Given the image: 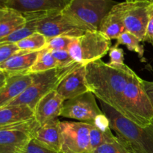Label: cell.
Wrapping results in <instances>:
<instances>
[{"instance_id":"1","label":"cell","mask_w":153,"mask_h":153,"mask_svg":"<svg viewBox=\"0 0 153 153\" xmlns=\"http://www.w3.org/2000/svg\"><path fill=\"white\" fill-rule=\"evenodd\" d=\"M85 69L89 91L123 115V94L134 72L126 64L116 67L101 59L88 64Z\"/></svg>"},{"instance_id":"2","label":"cell","mask_w":153,"mask_h":153,"mask_svg":"<svg viewBox=\"0 0 153 153\" xmlns=\"http://www.w3.org/2000/svg\"><path fill=\"white\" fill-rule=\"evenodd\" d=\"M100 105L111 128L118 137L129 144L136 153H153V124L140 127L105 103L100 102Z\"/></svg>"},{"instance_id":"3","label":"cell","mask_w":153,"mask_h":153,"mask_svg":"<svg viewBox=\"0 0 153 153\" xmlns=\"http://www.w3.org/2000/svg\"><path fill=\"white\" fill-rule=\"evenodd\" d=\"M123 116L140 127L153 124V107L146 94L143 79L135 73L127 84L123 94Z\"/></svg>"},{"instance_id":"4","label":"cell","mask_w":153,"mask_h":153,"mask_svg":"<svg viewBox=\"0 0 153 153\" xmlns=\"http://www.w3.org/2000/svg\"><path fill=\"white\" fill-rule=\"evenodd\" d=\"M79 64L75 63L69 67H58L43 73L31 74L32 76L31 85L7 106L27 105L34 110L37 102L49 92L56 89L60 82Z\"/></svg>"},{"instance_id":"5","label":"cell","mask_w":153,"mask_h":153,"mask_svg":"<svg viewBox=\"0 0 153 153\" xmlns=\"http://www.w3.org/2000/svg\"><path fill=\"white\" fill-rule=\"evenodd\" d=\"M111 46V40L101 31L88 30L73 40L68 52L76 63L87 65L103 58Z\"/></svg>"},{"instance_id":"6","label":"cell","mask_w":153,"mask_h":153,"mask_svg":"<svg viewBox=\"0 0 153 153\" xmlns=\"http://www.w3.org/2000/svg\"><path fill=\"white\" fill-rule=\"evenodd\" d=\"M117 3L114 0H71L63 12L88 30H99L103 18Z\"/></svg>"},{"instance_id":"7","label":"cell","mask_w":153,"mask_h":153,"mask_svg":"<svg viewBox=\"0 0 153 153\" xmlns=\"http://www.w3.org/2000/svg\"><path fill=\"white\" fill-rule=\"evenodd\" d=\"M88 31L84 25L63 11L46 13L37 25V31L48 40L58 36L79 37Z\"/></svg>"},{"instance_id":"8","label":"cell","mask_w":153,"mask_h":153,"mask_svg":"<svg viewBox=\"0 0 153 153\" xmlns=\"http://www.w3.org/2000/svg\"><path fill=\"white\" fill-rule=\"evenodd\" d=\"M40 126L34 118L0 128V153H21L34 138V133Z\"/></svg>"},{"instance_id":"9","label":"cell","mask_w":153,"mask_h":153,"mask_svg":"<svg viewBox=\"0 0 153 153\" xmlns=\"http://www.w3.org/2000/svg\"><path fill=\"white\" fill-rule=\"evenodd\" d=\"M150 3L146 0H130L117 4L126 31L135 35L142 42H144L146 35Z\"/></svg>"},{"instance_id":"10","label":"cell","mask_w":153,"mask_h":153,"mask_svg":"<svg viewBox=\"0 0 153 153\" xmlns=\"http://www.w3.org/2000/svg\"><path fill=\"white\" fill-rule=\"evenodd\" d=\"M90 128L87 123L61 122V152L89 153Z\"/></svg>"},{"instance_id":"11","label":"cell","mask_w":153,"mask_h":153,"mask_svg":"<svg viewBox=\"0 0 153 153\" xmlns=\"http://www.w3.org/2000/svg\"><path fill=\"white\" fill-rule=\"evenodd\" d=\"M102 114L103 112L96 101V97L88 91L64 101L61 116L91 123Z\"/></svg>"},{"instance_id":"12","label":"cell","mask_w":153,"mask_h":153,"mask_svg":"<svg viewBox=\"0 0 153 153\" xmlns=\"http://www.w3.org/2000/svg\"><path fill=\"white\" fill-rule=\"evenodd\" d=\"M55 90L64 101L88 92L85 65L79 64L75 67L60 82Z\"/></svg>"},{"instance_id":"13","label":"cell","mask_w":153,"mask_h":153,"mask_svg":"<svg viewBox=\"0 0 153 153\" xmlns=\"http://www.w3.org/2000/svg\"><path fill=\"white\" fill-rule=\"evenodd\" d=\"M64 100L56 90L50 91L43 96L34 108V119L40 126L61 116Z\"/></svg>"},{"instance_id":"14","label":"cell","mask_w":153,"mask_h":153,"mask_svg":"<svg viewBox=\"0 0 153 153\" xmlns=\"http://www.w3.org/2000/svg\"><path fill=\"white\" fill-rule=\"evenodd\" d=\"M71 0H8L6 7L13 9L22 14L37 12L63 11Z\"/></svg>"},{"instance_id":"15","label":"cell","mask_w":153,"mask_h":153,"mask_svg":"<svg viewBox=\"0 0 153 153\" xmlns=\"http://www.w3.org/2000/svg\"><path fill=\"white\" fill-rule=\"evenodd\" d=\"M33 140L46 149L61 152V121L51 120L40 126L35 131Z\"/></svg>"},{"instance_id":"16","label":"cell","mask_w":153,"mask_h":153,"mask_svg":"<svg viewBox=\"0 0 153 153\" xmlns=\"http://www.w3.org/2000/svg\"><path fill=\"white\" fill-rule=\"evenodd\" d=\"M32 82L31 74L7 76L4 86L0 91V108L8 105Z\"/></svg>"},{"instance_id":"17","label":"cell","mask_w":153,"mask_h":153,"mask_svg":"<svg viewBox=\"0 0 153 153\" xmlns=\"http://www.w3.org/2000/svg\"><path fill=\"white\" fill-rule=\"evenodd\" d=\"M39 52L19 51L0 65V70L7 76L28 74Z\"/></svg>"},{"instance_id":"18","label":"cell","mask_w":153,"mask_h":153,"mask_svg":"<svg viewBox=\"0 0 153 153\" xmlns=\"http://www.w3.org/2000/svg\"><path fill=\"white\" fill-rule=\"evenodd\" d=\"M34 118V110L28 106H5L0 108V128L26 122Z\"/></svg>"},{"instance_id":"19","label":"cell","mask_w":153,"mask_h":153,"mask_svg":"<svg viewBox=\"0 0 153 153\" xmlns=\"http://www.w3.org/2000/svg\"><path fill=\"white\" fill-rule=\"evenodd\" d=\"M26 22V19L19 12L9 8H0V40L19 29Z\"/></svg>"},{"instance_id":"20","label":"cell","mask_w":153,"mask_h":153,"mask_svg":"<svg viewBox=\"0 0 153 153\" xmlns=\"http://www.w3.org/2000/svg\"><path fill=\"white\" fill-rule=\"evenodd\" d=\"M117 4L103 18L99 27V31L103 33L111 40H117L123 33L126 31Z\"/></svg>"},{"instance_id":"21","label":"cell","mask_w":153,"mask_h":153,"mask_svg":"<svg viewBox=\"0 0 153 153\" xmlns=\"http://www.w3.org/2000/svg\"><path fill=\"white\" fill-rule=\"evenodd\" d=\"M90 128V152L93 153L99 146L113 140L116 136L114 135L111 128L102 129L94 124L89 123Z\"/></svg>"},{"instance_id":"22","label":"cell","mask_w":153,"mask_h":153,"mask_svg":"<svg viewBox=\"0 0 153 153\" xmlns=\"http://www.w3.org/2000/svg\"><path fill=\"white\" fill-rule=\"evenodd\" d=\"M58 67L56 61L52 56L51 51L47 49L39 51L35 62L31 67L28 74L43 73Z\"/></svg>"},{"instance_id":"23","label":"cell","mask_w":153,"mask_h":153,"mask_svg":"<svg viewBox=\"0 0 153 153\" xmlns=\"http://www.w3.org/2000/svg\"><path fill=\"white\" fill-rule=\"evenodd\" d=\"M16 45L21 51L39 52L42 49H46L47 39L44 35L37 31L19 40L16 43Z\"/></svg>"},{"instance_id":"24","label":"cell","mask_w":153,"mask_h":153,"mask_svg":"<svg viewBox=\"0 0 153 153\" xmlns=\"http://www.w3.org/2000/svg\"><path fill=\"white\" fill-rule=\"evenodd\" d=\"M93 153H136L129 144L117 136L111 141L99 146Z\"/></svg>"},{"instance_id":"25","label":"cell","mask_w":153,"mask_h":153,"mask_svg":"<svg viewBox=\"0 0 153 153\" xmlns=\"http://www.w3.org/2000/svg\"><path fill=\"white\" fill-rule=\"evenodd\" d=\"M142 41L131 33L125 31L117 39V45H125L128 50L137 54L140 59L143 58L144 49L141 44Z\"/></svg>"},{"instance_id":"26","label":"cell","mask_w":153,"mask_h":153,"mask_svg":"<svg viewBox=\"0 0 153 153\" xmlns=\"http://www.w3.org/2000/svg\"><path fill=\"white\" fill-rule=\"evenodd\" d=\"M76 37H68V36H58L47 40V45L46 49L50 51L53 50H67L70 44L73 43Z\"/></svg>"},{"instance_id":"27","label":"cell","mask_w":153,"mask_h":153,"mask_svg":"<svg viewBox=\"0 0 153 153\" xmlns=\"http://www.w3.org/2000/svg\"><path fill=\"white\" fill-rule=\"evenodd\" d=\"M51 53L59 67H69L76 63L67 50H53L51 51Z\"/></svg>"},{"instance_id":"28","label":"cell","mask_w":153,"mask_h":153,"mask_svg":"<svg viewBox=\"0 0 153 153\" xmlns=\"http://www.w3.org/2000/svg\"><path fill=\"white\" fill-rule=\"evenodd\" d=\"M110 61L109 64L116 67H120L125 64L124 62V52L123 49L118 47V45L115 44L111 46L108 52Z\"/></svg>"},{"instance_id":"29","label":"cell","mask_w":153,"mask_h":153,"mask_svg":"<svg viewBox=\"0 0 153 153\" xmlns=\"http://www.w3.org/2000/svg\"><path fill=\"white\" fill-rule=\"evenodd\" d=\"M19 51L16 43H0V65Z\"/></svg>"},{"instance_id":"30","label":"cell","mask_w":153,"mask_h":153,"mask_svg":"<svg viewBox=\"0 0 153 153\" xmlns=\"http://www.w3.org/2000/svg\"><path fill=\"white\" fill-rule=\"evenodd\" d=\"M21 153H62L61 152L51 150L43 147L41 145L37 143L35 140H32L28 143L26 146L22 149Z\"/></svg>"},{"instance_id":"31","label":"cell","mask_w":153,"mask_h":153,"mask_svg":"<svg viewBox=\"0 0 153 153\" xmlns=\"http://www.w3.org/2000/svg\"><path fill=\"white\" fill-rule=\"evenodd\" d=\"M144 42L153 45V2H151L149 7V20L146 26Z\"/></svg>"},{"instance_id":"32","label":"cell","mask_w":153,"mask_h":153,"mask_svg":"<svg viewBox=\"0 0 153 153\" xmlns=\"http://www.w3.org/2000/svg\"><path fill=\"white\" fill-rule=\"evenodd\" d=\"M143 84L145 91H146V94H147L148 97L150 100L153 107V81L152 82H149V81L143 80Z\"/></svg>"},{"instance_id":"33","label":"cell","mask_w":153,"mask_h":153,"mask_svg":"<svg viewBox=\"0 0 153 153\" xmlns=\"http://www.w3.org/2000/svg\"><path fill=\"white\" fill-rule=\"evenodd\" d=\"M7 75L0 70V91H1V88H2L4 86V85H5L6 81H7Z\"/></svg>"},{"instance_id":"34","label":"cell","mask_w":153,"mask_h":153,"mask_svg":"<svg viewBox=\"0 0 153 153\" xmlns=\"http://www.w3.org/2000/svg\"><path fill=\"white\" fill-rule=\"evenodd\" d=\"M8 0H0V8L5 7V4Z\"/></svg>"},{"instance_id":"35","label":"cell","mask_w":153,"mask_h":153,"mask_svg":"<svg viewBox=\"0 0 153 153\" xmlns=\"http://www.w3.org/2000/svg\"><path fill=\"white\" fill-rule=\"evenodd\" d=\"M125 1H130V0H125ZM146 1H149L150 2H153V0H146Z\"/></svg>"}]
</instances>
